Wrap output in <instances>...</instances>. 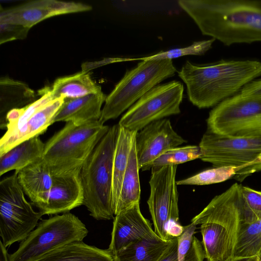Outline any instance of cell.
Returning <instances> with one entry per match:
<instances>
[{"mask_svg": "<svg viewBox=\"0 0 261 261\" xmlns=\"http://www.w3.org/2000/svg\"><path fill=\"white\" fill-rule=\"evenodd\" d=\"M203 35L226 46L261 42V0H179Z\"/></svg>", "mask_w": 261, "mask_h": 261, "instance_id": "6da1fadb", "label": "cell"}, {"mask_svg": "<svg viewBox=\"0 0 261 261\" xmlns=\"http://www.w3.org/2000/svg\"><path fill=\"white\" fill-rule=\"evenodd\" d=\"M191 102L199 109L215 107L261 76V62L225 60L207 64L187 61L177 71Z\"/></svg>", "mask_w": 261, "mask_h": 261, "instance_id": "7a4b0ae2", "label": "cell"}, {"mask_svg": "<svg viewBox=\"0 0 261 261\" xmlns=\"http://www.w3.org/2000/svg\"><path fill=\"white\" fill-rule=\"evenodd\" d=\"M236 182L214 197L191 220L200 224L202 245L207 261H226L234 257L241 226L250 219L252 211Z\"/></svg>", "mask_w": 261, "mask_h": 261, "instance_id": "3957f363", "label": "cell"}, {"mask_svg": "<svg viewBox=\"0 0 261 261\" xmlns=\"http://www.w3.org/2000/svg\"><path fill=\"white\" fill-rule=\"evenodd\" d=\"M118 130V124L110 127L81 171L83 205L97 220L114 218L113 164Z\"/></svg>", "mask_w": 261, "mask_h": 261, "instance_id": "277c9868", "label": "cell"}, {"mask_svg": "<svg viewBox=\"0 0 261 261\" xmlns=\"http://www.w3.org/2000/svg\"><path fill=\"white\" fill-rule=\"evenodd\" d=\"M110 127L99 121L80 125L66 122L45 143L42 161L53 176L81 170Z\"/></svg>", "mask_w": 261, "mask_h": 261, "instance_id": "5b68a950", "label": "cell"}, {"mask_svg": "<svg viewBox=\"0 0 261 261\" xmlns=\"http://www.w3.org/2000/svg\"><path fill=\"white\" fill-rule=\"evenodd\" d=\"M177 72L172 59L142 61L127 70L107 96L99 121L118 118L144 94Z\"/></svg>", "mask_w": 261, "mask_h": 261, "instance_id": "8992f818", "label": "cell"}, {"mask_svg": "<svg viewBox=\"0 0 261 261\" xmlns=\"http://www.w3.org/2000/svg\"><path fill=\"white\" fill-rule=\"evenodd\" d=\"M88 233L85 225L74 214L56 215L40 221L17 250L8 254V261H35L56 248L83 241Z\"/></svg>", "mask_w": 261, "mask_h": 261, "instance_id": "52a82bcc", "label": "cell"}, {"mask_svg": "<svg viewBox=\"0 0 261 261\" xmlns=\"http://www.w3.org/2000/svg\"><path fill=\"white\" fill-rule=\"evenodd\" d=\"M200 160L214 167H233L239 172L235 179L243 181L250 175L261 171V136L229 138L207 129L199 145Z\"/></svg>", "mask_w": 261, "mask_h": 261, "instance_id": "ba28073f", "label": "cell"}, {"mask_svg": "<svg viewBox=\"0 0 261 261\" xmlns=\"http://www.w3.org/2000/svg\"><path fill=\"white\" fill-rule=\"evenodd\" d=\"M207 130L229 138L261 136V96L240 93L216 106L206 119Z\"/></svg>", "mask_w": 261, "mask_h": 261, "instance_id": "9c48e42d", "label": "cell"}, {"mask_svg": "<svg viewBox=\"0 0 261 261\" xmlns=\"http://www.w3.org/2000/svg\"><path fill=\"white\" fill-rule=\"evenodd\" d=\"M24 197L14 173L0 182V235L6 248L22 241L43 214L35 211Z\"/></svg>", "mask_w": 261, "mask_h": 261, "instance_id": "30bf717a", "label": "cell"}, {"mask_svg": "<svg viewBox=\"0 0 261 261\" xmlns=\"http://www.w3.org/2000/svg\"><path fill=\"white\" fill-rule=\"evenodd\" d=\"M184 91L177 81L155 86L128 109L118 125L138 132L152 122L179 114Z\"/></svg>", "mask_w": 261, "mask_h": 261, "instance_id": "8fae6325", "label": "cell"}, {"mask_svg": "<svg viewBox=\"0 0 261 261\" xmlns=\"http://www.w3.org/2000/svg\"><path fill=\"white\" fill-rule=\"evenodd\" d=\"M177 165L163 167L151 171L150 192L147 203L154 232L162 239L171 240L166 231L168 223L178 222V194L176 181Z\"/></svg>", "mask_w": 261, "mask_h": 261, "instance_id": "7c38bea8", "label": "cell"}, {"mask_svg": "<svg viewBox=\"0 0 261 261\" xmlns=\"http://www.w3.org/2000/svg\"><path fill=\"white\" fill-rule=\"evenodd\" d=\"M187 142L173 129L168 119L152 122L138 131L135 147L138 165L142 171L151 169L152 162L168 150Z\"/></svg>", "mask_w": 261, "mask_h": 261, "instance_id": "4fadbf2b", "label": "cell"}, {"mask_svg": "<svg viewBox=\"0 0 261 261\" xmlns=\"http://www.w3.org/2000/svg\"><path fill=\"white\" fill-rule=\"evenodd\" d=\"M92 7L83 3L57 0H37L11 8L1 9L0 23H11L31 28L55 16L85 12Z\"/></svg>", "mask_w": 261, "mask_h": 261, "instance_id": "5bb4252c", "label": "cell"}, {"mask_svg": "<svg viewBox=\"0 0 261 261\" xmlns=\"http://www.w3.org/2000/svg\"><path fill=\"white\" fill-rule=\"evenodd\" d=\"M109 249L114 254L138 240L159 237L142 214L139 203L115 215Z\"/></svg>", "mask_w": 261, "mask_h": 261, "instance_id": "9a60e30c", "label": "cell"}, {"mask_svg": "<svg viewBox=\"0 0 261 261\" xmlns=\"http://www.w3.org/2000/svg\"><path fill=\"white\" fill-rule=\"evenodd\" d=\"M81 171L53 176L47 200L39 211L43 215L63 214L83 205Z\"/></svg>", "mask_w": 261, "mask_h": 261, "instance_id": "2e32d148", "label": "cell"}, {"mask_svg": "<svg viewBox=\"0 0 261 261\" xmlns=\"http://www.w3.org/2000/svg\"><path fill=\"white\" fill-rule=\"evenodd\" d=\"M64 98L62 97L52 100L37 111L19 130L10 135L4 134L0 140V155L21 142L44 133L54 124L55 117Z\"/></svg>", "mask_w": 261, "mask_h": 261, "instance_id": "e0dca14e", "label": "cell"}, {"mask_svg": "<svg viewBox=\"0 0 261 261\" xmlns=\"http://www.w3.org/2000/svg\"><path fill=\"white\" fill-rule=\"evenodd\" d=\"M107 96L102 92L74 98H65L54 123L71 122L80 125L99 121Z\"/></svg>", "mask_w": 261, "mask_h": 261, "instance_id": "ac0fdd59", "label": "cell"}, {"mask_svg": "<svg viewBox=\"0 0 261 261\" xmlns=\"http://www.w3.org/2000/svg\"><path fill=\"white\" fill-rule=\"evenodd\" d=\"M15 173L24 194L39 210L47 200L53 178L42 159Z\"/></svg>", "mask_w": 261, "mask_h": 261, "instance_id": "d6986e66", "label": "cell"}, {"mask_svg": "<svg viewBox=\"0 0 261 261\" xmlns=\"http://www.w3.org/2000/svg\"><path fill=\"white\" fill-rule=\"evenodd\" d=\"M45 143L39 136L25 140L0 155V175L18 171L42 159Z\"/></svg>", "mask_w": 261, "mask_h": 261, "instance_id": "ffe728a7", "label": "cell"}, {"mask_svg": "<svg viewBox=\"0 0 261 261\" xmlns=\"http://www.w3.org/2000/svg\"><path fill=\"white\" fill-rule=\"evenodd\" d=\"M109 249L88 245L83 241L72 242L47 253L35 261H114Z\"/></svg>", "mask_w": 261, "mask_h": 261, "instance_id": "44dd1931", "label": "cell"}, {"mask_svg": "<svg viewBox=\"0 0 261 261\" xmlns=\"http://www.w3.org/2000/svg\"><path fill=\"white\" fill-rule=\"evenodd\" d=\"M137 131L129 130L118 125L113 164L112 199L114 212L119 196L122 179Z\"/></svg>", "mask_w": 261, "mask_h": 261, "instance_id": "7402d4cb", "label": "cell"}, {"mask_svg": "<svg viewBox=\"0 0 261 261\" xmlns=\"http://www.w3.org/2000/svg\"><path fill=\"white\" fill-rule=\"evenodd\" d=\"M172 239L169 241L159 237L141 239L115 253L114 257L118 261H158Z\"/></svg>", "mask_w": 261, "mask_h": 261, "instance_id": "603a6c76", "label": "cell"}, {"mask_svg": "<svg viewBox=\"0 0 261 261\" xmlns=\"http://www.w3.org/2000/svg\"><path fill=\"white\" fill-rule=\"evenodd\" d=\"M54 99L62 97L74 98L102 92L101 87L91 77L87 71L57 79L51 88Z\"/></svg>", "mask_w": 261, "mask_h": 261, "instance_id": "cb8c5ba5", "label": "cell"}, {"mask_svg": "<svg viewBox=\"0 0 261 261\" xmlns=\"http://www.w3.org/2000/svg\"><path fill=\"white\" fill-rule=\"evenodd\" d=\"M1 128H6V117L11 110L34 101L33 91L25 84L11 79H1Z\"/></svg>", "mask_w": 261, "mask_h": 261, "instance_id": "d4e9b609", "label": "cell"}, {"mask_svg": "<svg viewBox=\"0 0 261 261\" xmlns=\"http://www.w3.org/2000/svg\"><path fill=\"white\" fill-rule=\"evenodd\" d=\"M139 170L135 141L123 175L119 196L114 211V215L135 203H139L141 195Z\"/></svg>", "mask_w": 261, "mask_h": 261, "instance_id": "484cf974", "label": "cell"}, {"mask_svg": "<svg viewBox=\"0 0 261 261\" xmlns=\"http://www.w3.org/2000/svg\"><path fill=\"white\" fill-rule=\"evenodd\" d=\"M40 94L41 97L38 99L22 108L12 109L7 114L5 135H10L19 130L37 111L55 99L51 88H44L40 91Z\"/></svg>", "mask_w": 261, "mask_h": 261, "instance_id": "4316f807", "label": "cell"}, {"mask_svg": "<svg viewBox=\"0 0 261 261\" xmlns=\"http://www.w3.org/2000/svg\"><path fill=\"white\" fill-rule=\"evenodd\" d=\"M201 157L199 145H189L177 147L168 150L157 159L151 165V170L155 171L163 167L178 165Z\"/></svg>", "mask_w": 261, "mask_h": 261, "instance_id": "83f0119b", "label": "cell"}, {"mask_svg": "<svg viewBox=\"0 0 261 261\" xmlns=\"http://www.w3.org/2000/svg\"><path fill=\"white\" fill-rule=\"evenodd\" d=\"M239 172L238 168L220 167L205 170L192 176L176 181L177 185L204 186L235 178Z\"/></svg>", "mask_w": 261, "mask_h": 261, "instance_id": "f1b7e54d", "label": "cell"}, {"mask_svg": "<svg viewBox=\"0 0 261 261\" xmlns=\"http://www.w3.org/2000/svg\"><path fill=\"white\" fill-rule=\"evenodd\" d=\"M259 220L250 223L242 224L235 248V257L258 256Z\"/></svg>", "mask_w": 261, "mask_h": 261, "instance_id": "f546056e", "label": "cell"}, {"mask_svg": "<svg viewBox=\"0 0 261 261\" xmlns=\"http://www.w3.org/2000/svg\"><path fill=\"white\" fill-rule=\"evenodd\" d=\"M216 40L211 38L208 40L194 42L190 46L171 49L165 51H161L154 55L137 58V60H160L172 59L187 55H202L211 48Z\"/></svg>", "mask_w": 261, "mask_h": 261, "instance_id": "4dcf8cb0", "label": "cell"}, {"mask_svg": "<svg viewBox=\"0 0 261 261\" xmlns=\"http://www.w3.org/2000/svg\"><path fill=\"white\" fill-rule=\"evenodd\" d=\"M30 30L29 28L18 24L0 23V44L24 39Z\"/></svg>", "mask_w": 261, "mask_h": 261, "instance_id": "1f68e13d", "label": "cell"}, {"mask_svg": "<svg viewBox=\"0 0 261 261\" xmlns=\"http://www.w3.org/2000/svg\"><path fill=\"white\" fill-rule=\"evenodd\" d=\"M196 226L191 223L185 226L184 232L177 238L178 261H184L185 257L191 246Z\"/></svg>", "mask_w": 261, "mask_h": 261, "instance_id": "d6a6232c", "label": "cell"}, {"mask_svg": "<svg viewBox=\"0 0 261 261\" xmlns=\"http://www.w3.org/2000/svg\"><path fill=\"white\" fill-rule=\"evenodd\" d=\"M241 191L249 208L261 218V192L241 186Z\"/></svg>", "mask_w": 261, "mask_h": 261, "instance_id": "836d02e7", "label": "cell"}, {"mask_svg": "<svg viewBox=\"0 0 261 261\" xmlns=\"http://www.w3.org/2000/svg\"><path fill=\"white\" fill-rule=\"evenodd\" d=\"M205 258L202 243L194 236L191 246L185 257L184 261H203Z\"/></svg>", "mask_w": 261, "mask_h": 261, "instance_id": "e575fe53", "label": "cell"}, {"mask_svg": "<svg viewBox=\"0 0 261 261\" xmlns=\"http://www.w3.org/2000/svg\"><path fill=\"white\" fill-rule=\"evenodd\" d=\"M158 261H178V240L174 237L168 248Z\"/></svg>", "mask_w": 261, "mask_h": 261, "instance_id": "d590c367", "label": "cell"}, {"mask_svg": "<svg viewBox=\"0 0 261 261\" xmlns=\"http://www.w3.org/2000/svg\"><path fill=\"white\" fill-rule=\"evenodd\" d=\"M239 93L246 96H261V79H256L248 83Z\"/></svg>", "mask_w": 261, "mask_h": 261, "instance_id": "8d00e7d4", "label": "cell"}, {"mask_svg": "<svg viewBox=\"0 0 261 261\" xmlns=\"http://www.w3.org/2000/svg\"><path fill=\"white\" fill-rule=\"evenodd\" d=\"M185 226L181 225L178 222L170 221L166 227V231L168 236L171 238H177L184 232Z\"/></svg>", "mask_w": 261, "mask_h": 261, "instance_id": "74e56055", "label": "cell"}, {"mask_svg": "<svg viewBox=\"0 0 261 261\" xmlns=\"http://www.w3.org/2000/svg\"><path fill=\"white\" fill-rule=\"evenodd\" d=\"M226 261H261V259L258 256L250 257H233Z\"/></svg>", "mask_w": 261, "mask_h": 261, "instance_id": "f35d334b", "label": "cell"}, {"mask_svg": "<svg viewBox=\"0 0 261 261\" xmlns=\"http://www.w3.org/2000/svg\"><path fill=\"white\" fill-rule=\"evenodd\" d=\"M8 253L2 242L0 241V261H8Z\"/></svg>", "mask_w": 261, "mask_h": 261, "instance_id": "ab89813d", "label": "cell"}, {"mask_svg": "<svg viewBox=\"0 0 261 261\" xmlns=\"http://www.w3.org/2000/svg\"><path fill=\"white\" fill-rule=\"evenodd\" d=\"M258 237V242H259L258 256L261 259V218L259 220Z\"/></svg>", "mask_w": 261, "mask_h": 261, "instance_id": "60d3db41", "label": "cell"}, {"mask_svg": "<svg viewBox=\"0 0 261 261\" xmlns=\"http://www.w3.org/2000/svg\"><path fill=\"white\" fill-rule=\"evenodd\" d=\"M114 261H118V260H117L115 258Z\"/></svg>", "mask_w": 261, "mask_h": 261, "instance_id": "b9f144b4", "label": "cell"}]
</instances>
